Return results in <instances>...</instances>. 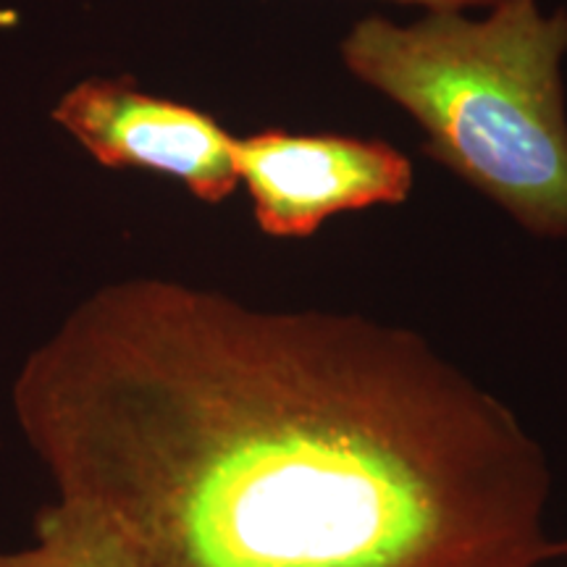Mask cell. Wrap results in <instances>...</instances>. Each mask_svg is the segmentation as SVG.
<instances>
[{
    "mask_svg": "<svg viewBox=\"0 0 567 567\" xmlns=\"http://www.w3.org/2000/svg\"><path fill=\"white\" fill-rule=\"evenodd\" d=\"M59 499L137 567H538L547 455L415 331L137 276L11 386Z\"/></svg>",
    "mask_w": 567,
    "mask_h": 567,
    "instance_id": "6da1fadb",
    "label": "cell"
},
{
    "mask_svg": "<svg viewBox=\"0 0 567 567\" xmlns=\"http://www.w3.org/2000/svg\"><path fill=\"white\" fill-rule=\"evenodd\" d=\"M344 66L415 118L423 151L538 237L567 234V11L494 0L484 19L429 11L368 17L339 45Z\"/></svg>",
    "mask_w": 567,
    "mask_h": 567,
    "instance_id": "7a4b0ae2",
    "label": "cell"
},
{
    "mask_svg": "<svg viewBox=\"0 0 567 567\" xmlns=\"http://www.w3.org/2000/svg\"><path fill=\"white\" fill-rule=\"evenodd\" d=\"M237 172L268 237L300 239L331 216L400 205L413 163L384 140L264 130L237 137Z\"/></svg>",
    "mask_w": 567,
    "mask_h": 567,
    "instance_id": "3957f363",
    "label": "cell"
},
{
    "mask_svg": "<svg viewBox=\"0 0 567 567\" xmlns=\"http://www.w3.org/2000/svg\"><path fill=\"white\" fill-rule=\"evenodd\" d=\"M53 118L103 166L172 176L205 203L226 200L239 184L237 137L210 113L130 80L80 82Z\"/></svg>",
    "mask_w": 567,
    "mask_h": 567,
    "instance_id": "277c9868",
    "label": "cell"
},
{
    "mask_svg": "<svg viewBox=\"0 0 567 567\" xmlns=\"http://www.w3.org/2000/svg\"><path fill=\"white\" fill-rule=\"evenodd\" d=\"M34 542L0 551V567H137L124 538L101 513L59 499L34 515Z\"/></svg>",
    "mask_w": 567,
    "mask_h": 567,
    "instance_id": "5b68a950",
    "label": "cell"
},
{
    "mask_svg": "<svg viewBox=\"0 0 567 567\" xmlns=\"http://www.w3.org/2000/svg\"><path fill=\"white\" fill-rule=\"evenodd\" d=\"M394 3H408V6H423L429 11H465V9H488L494 0H394Z\"/></svg>",
    "mask_w": 567,
    "mask_h": 567,
    "instance_id": "8992f818",
    "label": "cell"
},
{
    "mask_svg": "<svg viewBox=\"0 0 567 567\" xmlns=\"http://www.w3.org/2000/svg\"><path fill=\"white\" fill-rule=\"evenodd\" d=\"M557 557H567V542H557Z\"/></svg>",
    "mask_w": 567,
    "mask_h": 567,
    "instance_id": "52a82bcc",
    "label": "cell"
}]
</instances>
